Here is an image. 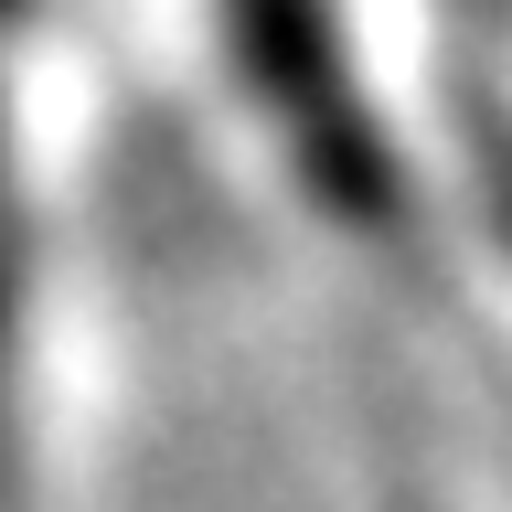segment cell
Returning <instances> with one entry per match:
<instances>
[{"mask_svg": "<svg viewBox=\"0 0 512 512\" xmlns=\"http://www.w3.org/2000/svg\"><path fill=\"white\" fill-rule=\"evenodd\" d=\"M224 43L246 64V96H267L278 139L299 150V182H320L342 214L384 203V139L352 86V43L331 32V0H214Z\"/></svg>", "mask_w": 512, "mask_h": 512, "instance_id": "1", "label": "cell"}]
</instances>
